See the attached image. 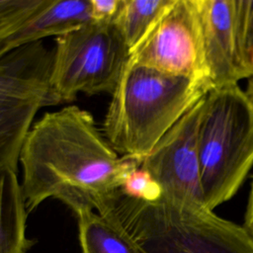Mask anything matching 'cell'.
Wrapping results in <instances>:
<instances>
[{"instance_id": "9c48e42d", "label": "cell", "mask_w": 253, "mask_h": 253, "mask_svg": "<svg viewBox=\"0 0 253 253\" xmlns=\"http://www.w3.org/2000/svg\"><path fill=\"white\" fill-rule=\"evenodd\" d=\"M92 21L89 0H45L0 44V57L21 46L62 36Z\"/></svg>"}, {"instance_id": "5b68a950", "label": "cell", "mask_w": 253, "mask_h": 253, "mask_svg": "<svg viewBox=\"0 0 253 253\" xmlns=\"http://www.w3.org/2000/svg\"><path fill=\"white\" fill-rule=\"evenodd\" d=\"M129 56L114 21H90L56 37L49 75L52 106L72 102L79 93L112 95Z\"/></svg>"}, {"instance_id": "52a82bcc", "label": "cell", "mask_w": 253, "mask_h": 253, "mask_svg": "<svg viewBox=\"0 0 253 253\" xmlns=\"http://www.w3.org/2000/svg\"><path fill=\"white\" fill-rule=\"evenodd\" d=\"M203 99L174 125L148 155L139 160L140 166L160 185L161 199L165 201L205 207L198 154Z\"/></svg>"}, {"instance_id": "9a60e30c", "label": "cell", "mask_w": 253, "mask_h": 253, "mask_svg": "<svg viewBox=\"0 0 253 253\" xmlns=\"http://www.w3.org/2000/svg\"><path fill=\"white\" fill-rule=\"evenodd\" d=\"M121 193L143 202H156L162 197V190L158 182L140 165L126 175L121 187Z\"/></svg>"}, {"instance_id": "6da1fadb", "label": "cell", "mask_w": 253, "mask_h": 253, "mask_svg": "<svg viewBox=\"0 0 253 253\" xmlns=\"http://www.w3.org/2000/svg\"><path fill=\"white\" fill-rule=\"evenodd\" d=\"M28 212L57 199L74 212L98 213L121 194L140 161L122 156L98 129L92 114L75 105L45 113L30 128L20 154Z\"/></svg>"}, {"instance_id": "e0dca14e", "label": "cell", "mask_w": 253, "mask_h": 253, "mask_svg": "<svg viewBox=\"0 0 253 253\" xmlns=\"http://www.w3.org/2000/svg\"><path fill=\"white\" fill-rule=\"evenodd\" d=\"M245 228L253 238V183L251 185V190L248 199L246 216H245Z\"/></svg>"}, {"instance_id": "30bf717a", "label": "cell", "mask_w": 253, "mask_h": 253, "mask_svg": "<svg viewBox=\"0 0 253 253\" xmlns=\"http://www.w3.org/2000/svg\"><path fill=\"white\" fill-rule=\"evenodd\" d=\"M17 173L0 163V253L28 251V211Z\"/></svg>"}, {"instance_id": "ac0fdd59", "label": "cell", "mask_w": 253, "mask_h": 253, "mask_svg": "<svg viewBox=\"0 0 253 253\" xmlns=\"http://www.w3.org/2000/svg\"><path fill=\"white\" fill-rule=\"evenodd\" d=\"M245 93H246V96H247L248 100L250 101V103L253 107V76L248 78V85H247V89H246Z\"/></svg>"}, {"instance_id": "ba28073f", "label": "cell", "mask_w": 253, "mask_h": 253, "mask_svg": "<svg viewBox=\"0 0 253 253\" xmlns=\"http://www.w3.org/2000/svg\"><path fill=\"white\" fill-rule=\"evenodd\" d=\"M204 58L213 88L243 79L234 43L232 0H196Z\"/></svg>"}, {"instance_id": "8992f818", "label": "cell", "mask_w": 253, "mask_h": 253, "mask_svg": "<svg viewBox=\"0 0 253 253\" xmlns=\"http://www.w3.org/2000/svg\"><path fill=\"white\" fill-rule=\"evenodd\" d=\"M128 61L174 75L210 81L196 0H175Z\"/></svg>"}, {"instance_id": "7c38bea8", "label": "cell", "mask_w": 253, "mask_h": 253, "mask_svg": "<svg viewBox=\"0 0 253 253\" xmlns=\"http://www.w3.org/2000/svg\"><path fill=\"white\" fill-rule=\"evenodd\" d=\"M175 0H122L115 19L130 54Z\"/></svg>"}, {"instance_id": "2e32d148", "label": "cell", "mask_w": 253, "mask_h": 253, "mask_svg": "<svg viewBox=\"0 0 253 253\" xmlns=\"http://www.w3.org/2000/svg\"><path fill=\"white\" fill-rule=\"evenodd\" d=\"M91 19L96 22L115 21L122 0H89Z\"/></svg>"}, {"instance_id": "277c9868", "label": "cell", "mask_w": 253, "mask_h": 253, "mask_svg": "<svg viewBox=\"0 0 253 253\" xmlns=\"http://www.w3.org/2000/svg\"><path fill=\"white\" fill-rule=\"evenodd\" d=\"M198 154L204 206L213 211L236 194L253 166V107L237 84L204 97Z\"/></svg>"}, {"instance_id": "4fadbf2b", "label": "cell", "mask_w": 253, "mask_h": 253, "mask_svg": "<svg viewBox=\"0 0 253 253\" xmlns=\"http://www.w3.org/2000/svg\"><path fill=\"white\" fill-rule=\"evenodd\" d=\"M232 23L237 61L244 78L253 72V0H232Z\"/></svg>"}, {"instance_id": "8fae6325", "label": "cell", "mask_w": 253, "mask_h": 253, "mask_svg": "<svg viewBox=\"0 0 253 253\" xmlns=\"http://www.w3.org/2000/svg\"><path fill=\"white\" fill-rule=\"evenodd\" d=\"M77 216L82 253H139L118 226L91 209H80Z\"/></svg>"}, {"instance_id": "d6986e66", "label": "cell", "mask_w": 253, "mask_h": 253, "mask_svg": "<svg viewBox=\"0 0 253 253\" xmlns=\"http://www.w3.org/2000/svg\"><path fill=\"white\" fill-rule=\"evenodd\" d=\"M251 76H253V72H252V75H251ZM251 76H250V77H251ZM250 77H249V78H250Z\"/></svg>"}, {"instance_id": "7a4b0ae2", "label": "cell", "mask_w": 253, "mask_h": 253, "mask_svg": "<svg viewBox=\"0 0 253 253\" xmlns=\"http://www.w3.org/2000/svg\"><path fill=\"white\" fill-rule=\"evenodd\" d=\"M212 88L209 80L128 61L112 94L104 136L117 153L140 160Z\"/></svg>"}, {"instance_id": "3957f363", "label": "cell", "mask_w": 253, "mask_h": 253, "mask_svg": "<svg viewBox=\"0 0 253 253\" xmlns=\"http://www.w3.org/2000/svg\"><path fill=\"white\" fill-rule=\"evenodd\" d=\"M100 214L126 233L139 253H253L245 227L203 206L143 202L121 193Z\"/></svg>"}, {"instance_id": "5bb4252c", "label": "cell", "mask_w": 253, "mask_h": 253, "mask_svg": "<svg viewBox=\"0 0 253 253\" xmlns=\"http://www.w3.org/2000/svg\"><path fill=\"white\" fill-rule=\"evenodd\" d=\"M44 2L45 0H0V44Z\"/></svg>"}]
</instances>
